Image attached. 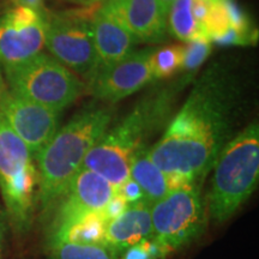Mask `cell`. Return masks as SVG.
Returning a JSON list of instances; mask_svg holds the SVG:
<instances>
[{"mask_svg":"<svg viewBox=\"0 0 259 259\" xmlns=\"http://www.w3.org/2000/svg\"><path fill=\"white\" fill-rule=\"evenodd\" d=\"M205 196L208 218L221 225L251 197L259 179V125L252 121L227 143L212 167Z\"/></svg>","mask_w":259,"mask_h":259,"instance_id":"cell-4","label":"cell"},{"mask_svg":"<svg viewBox=\"0 0 259 259\" xmlns=\"http://www.w3.org/2000/svg\"><path fill=\"white\" fill-rule=\"evenodd\" d=\"M47 246L50 259H115L113 252L102 244H80L64 240Z\"/></svg>","mask_w":259,"mask_h":259,"instance_id":"cell-19","label":"cell"},{"mask_svg":"<svg viewBox=\"0 0 259 259\" xmlns=\"http://www.w3.org/2000/svg\"><path fill=\"white\" fill-rule=\"evenodd\" d=\"M92 25L96 53L94 78L97 73L113 66L132 53L137 41L112 16L106 14L101 6L94 15Z\"/></svg>","mask_w":259,"mask_h":259,"instance_id":"cell-15","label":"cell"},{"mask_svg":"<svg viewBox=\"0 0 259 259\" xmlns=\"http://www.w3.org/2000/svg\"><path fill=\"white\" fill-rule=\"evenodd\" d=\"M94 15L83 9L60 14L47 12L46 16L45 46L57 60L83 77L87 84L92 80L96 65L92 25Z\"/></svg>","mask_w":259,"mask_h":259,"instance_id":"cell-8","label":"cell"},{"mask_svg":"<svg viewBox=\"0 0 259 259\" xmlns=\"http://www.w3.org/2000/svg\"><path fill=\"white\" fill-rule=\"evenodd\" d=\"M107 208L80 220L71 227L60 241L67 240L80 244H102L107 223L111 221Z\"/></svg>","mask_w":259,"mask_h":259,"instance_id":"cell-18","label":"cell"},{"mask_svg":"<svg viewBox=\"0 0 259 259\" xmlns=\"http://www.w3.org/2000/svg\"><path fill=\"white\" fill-rule=\"evenodd\" d=\"M111 107L90 103L58 128L36 155L37 208L46 219L70 181L82 169L87 154L109 127Z\"/></svg>","mask_w":259,"mask_h":259,"instance_id":"cell-2","label":"cell"},{"mask_svg":"<svg viewBox=\"0 0 259 259\" xmlns=\"http://www.w3.org/2000/svg\"><path fill=\"white\" fill-rule=\"evenodd\" d=\"M200 184H181L151 204L153 235L170 253L186 247L205 232V196Z\"/></svg>","mask_w":259,"mask_h":259,"instance_id":"cell-6","label":"cell"},{"mask_svg":"<svg viewBox=\"0 0 259 259\" xmlns=\"http://www.w3.org/2000/svg\"><path fill=\"white\" fill-rule=\"evenodd\" d=\"M211 53V42L209 40H194L187 42L184 47V61L181 70L187 72L197 70Z\"/></svg>","mask_w":259,"mask_h":259,"instance_id":"cell-22","label":"cell"},{"mask_svg":"<svg viewBox=\"0 0 259 259\" xmlns=\"http://www.w3.org/2000/svg\"><path fill=\"white\" fill-rule=\"evenodd\" d=\"M222 4L226 9L231 27L242 32V34L254 36V32L251 31L248 19L244 14V11L240 9V6L236 4L234 0H222Z\"/></svg>","mask_w":259,"mask_h":259,"instance_id":"cell-23","label":"cell"},{"mask_svg":"<svg viewBox=\"0 0 259 259\" xmlns=\"http://www.w3.org/2000/svg\"><path fill=\"white\" fill-rule=\"evenodd\" d=\"M242 105L235 77L211 65L194 83L157 143L149 148V156L177 186L203 185L223 147L235 136Z\"/></svg>","mask_w":259,"mask_h":259,"instance_id":"cell-1","label":"cell"},{"mask_svg":"<svg viewBox=\"0 0 259 259\" xmlns=\"http://www.w3.org/2000/svg\"><path fill=\"white\" fill-rule=\"evenodd\" d=\"M38 176L27 145L0 115V193L12 231H30L37 208Z\"/></svg>","mask_w":259,"mask_h":259,"instance_id":"cell-5","label":"cell"},{"mask_svg":"<svg viewBox=\"0 0 259 259\" xmlns=\"http://www.w3.org/2000/svg\"><path fill=\"white\" fill-rule=\"evenodd\" d=\"M116 193L115 187L105 178L82 168L46 218L47 245L60 241L71 227L85 216L105 210Z\"/></svg>","mask_w":259,"mask_h":259,"instance_id":"cell-9","label":"cell"},{"mask_svg":"<svg viewBox=\"0 0 259 259\" xmlns=\"http://www.w3.org/2000/svg\"><path fill=\"white\" fill-rule=\"evenodd\" d=\"M60 113L10 90L0 100V115L24 142L34 158L59 128Z\"/></svg>","mask_w":259,"mask_h":259,"instance_id":"cell-11","label":"cell"},{"mask_svg":"<svg viewBox=\"0 0 259 259\" xmlns=\"http://www.w3.org/2000/svg\"><path fill=\"white\" fill-rule=\"evenodd\" d=\"M101 9L137 44H157L166 36L167 15L158 0H107Z\"/></svg>","mask_w":259,"mask_h":259,"instance_id":"cell-13","label":"cell"},{"mask_svg":"<svg viewBox=\"0 0 259 259\" xmlns=\"http://www.w3.org/2000/svg\"><path fill=\"white\" fill-rule=\"evenodd\" d=\"M6 215L4 212L0 211V247H2L3 241H4L5 233H6Z\"/></svg>","mask_w":259,"mask_h":259,"instance_id":"cell-26","label":"cell"},{"mask_svg":"<svg viewBox=\"0 0 259 259\" xmlns=\"http://www.w3.org/2000/svg\"><path fill=\"white\" fill-rule=\"evenodd\" d=\"M128 180L138 187L142 197L150 204L163 198L170 190L177 187L176 183L149 156V147L142 149L132 158Z\"/></svg>","mask_w":259,"mask_h":259,"instance_id":"cell-16","label":"cell"},{"mask_svg":"<svg viewBox=\"0 0 259 259\" xmlns=\"http://www.w3.org/2000/svg\"><path fill=\"white\" fill-rule=\"evenodd\" d=\"M4 72L12 94L59 112L83 92L78 77L56 58L42 52L28 63Z\"/></svg>","mask_w":259,"mask_h":259,"instance_id":"cell-7","label":"cell"},{"mask_svg":"<svg viewBox=\"0 0 259 259\" xmlns=\"http://www.w3.org/2000/svg\"><path fill=\"white\" fill-rule=\"evenodd\" d=\"M67 2L74 3V4H80L84 6H93V5L100 4V3L105 2V0H67Z\"/></svg>","mask_w":259,"mask_h":259,"instance_id":"cell-27","label":"cell"},{"mask_svg":"<svg viewBox=\"0 0 259 259\" xmlns=\"http://www.w3.org/2000/svg\"><path fill=\"white\" fill-rule=\"evenodd\" d=\"M155 50L134 51L127 57L97 73L88 83L89 92L100 101L115 103L154 80L151 59Z\"/></svg>","mask_w":259,"mask_h":259,"instance_id":"cell-12","label":"cell"},{"mask_svg":"<svg viewBox=\"0 0 259 259\" xmlns=\"http://www.w3.org/2000/svg\"><path fill=\"white\" fill-rule=\"evenodd\" d=\"M167 30L186 44L194 40H209L193 17L192 0H174L167 14Z\"/></svg>","mask_w":259,"mask_h":259,"instance_id":"cell-17","label":"cell"},{"mask_svg":"<svg viewBox=\"0 0 259 259\" xmlns=\"http://www.w3.org/2000/svg\"><path fill=\"white\" fill-rule=\"evenodd\" d=\"M46 14L15 5L0 18V66L11 70L42 52L46 41Z\"/></svg>","mask_w":259,"mask_h":259,"instance_id":"cell-10","label":"cell"},{"mask_svg":"<svg viewBox=\"0 0 259 259\" xmlns=\"http://www.w3.org/2000/svg\"><path fill=\"white\" fill-rule=\"evenodd\" d=\"M210 9V0H192V14L193 17L198 22L203 30L205 31L204 24H205L206 17H208ZM206 34V32H205ZM208 37V36H206ZM210 41V40H209Z\"/></svg>","mask_w":259,"mask_h":259,"instance_id":"cell-24","label":"cell"},{"mask_svg":"<svg viewBox=\"0 0 259 259\" xmlns=\"http://www.w3.org/2000/svg\"><path fill=\"white\" fill-rule=\"evenodd\" d=\"M9 88L5 85V80L3 78V74H2V66H0V100L2 97L5 95V93L8 92Z\"/></svg>","mask_w":259,"mask_h":259,"instance_id":"cell-28","label":"cell"},{"mask_svg":"<svg viewBox=\"0 0 259 259\" xmlns=\"http://www.w3.org/2000/svg\"><path fill=\"white\" fill-rule=\"evenodd\" d=\"M158 2H160V4L162 6V9H163L164 14L167 15L168 14V10L170 9L171 4H173V3H174V0H158Z\"/></svg>","mask_w":259,"mask_h":259,"instance_id":"cell-29","label":"cell"},{"mask_svg":"<svg viewBox=\"0 0 259 259\" xmlns=\"http://www.w3.org/2000/svg\"><path fill=\"white\" fill-rule=\"evenodd\" d=\"M12 3H14V5L35 10L40 14H46L47 12V10L45 9L44 0H12Z\"/></svg>","mask_w":259,"mask_h":259,"instance_id":"cell-25","label":"cell"},{"mask_svg":"<svg viewBox=\"0 0 259 259\" xmlns=\"http://www.w3.org/2000/svg\"><path fill=\"white\" fill-rule=\"evenodd\" d=\"M167 257H169V252L156 240L154 235H150L126 248L115 259H166Z\"/></svg>","mask_w":259,"mask_h":259,"instance_id":"cell-21","label":"cell"},{"mask_svg":"<svg viewBox=\"0 0 259 259\" xmlns=\"http://www.w3.org/2000/svg\"><path fill=\"white\" fill-rule=\"evenodd\" d=\"M150 235H153L151 204L142 198L128 203L119 215L107 223L102 245L116 258L126 248Z\"/></svg>","mask_w":259,"mask_h":259,"instance_id":"cell-14","label":"cell"},{"mask_svg":"<svg viewBox=\"0 0 259 259\" xmlns=\"http://www.w3.org/2000/svg\"><path fill=\"white\" fill-rule=\"evenodd\" d=\"M184 61L183 46H168L155 51L151 59L154 79L168 78L181 70Z\"/></svg>","mask_w":259,"mask_h":259,"instance_id":"cell-20","label":"cell"},{"mask_svg":"<svg viewBox=\"0 0 259 259\" xmlns=\"http://www.w3.org/2000/svg\"><path fill=\"white\" fill-rule=\"evenodd\" d=\"M171 97L164 89L143 97L120 122L107 128L87 154L82 168L105 178L116 192L121 190L128 181L132 158L148 147L149 138L169 118Z\"/></svg>","mask_w":259,"mask_h":259,"instance_id":"cell-3","label":"cell"}]
</instances>
